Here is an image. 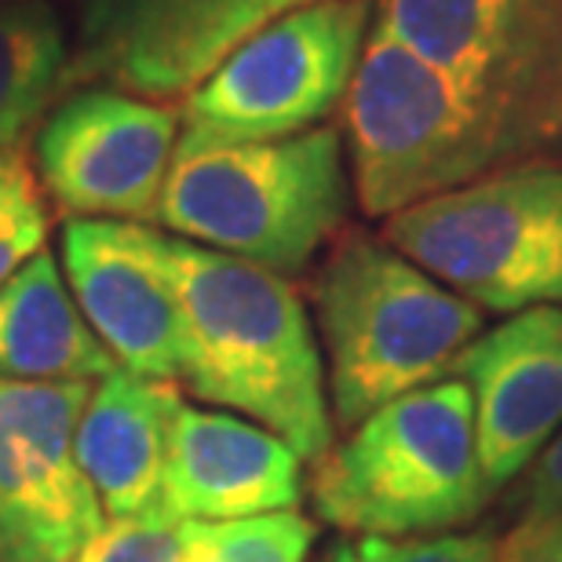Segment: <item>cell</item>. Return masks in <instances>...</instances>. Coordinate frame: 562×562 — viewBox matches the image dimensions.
Masks as SVG:
<instances>
[{
  "instance_id": "1",
  "label": "cell",
  "mask_w": 562,
  "mask_h": 562,
  "mask_svg": "<svg viewBox=\"0 0 562 562\" xmlns=\"http://www.w3.org/2000/svg\"><path fill=\"white\" fill-rule=\"evenodd\" d=\"M183 314L179 380L198 398L263 424L318 460L333 449L325 366L307 307L285 274L154 231Z\"/></svg>"
},
{
  "instance_id": "2",
  "label": "cell",
  "mask_w": 562,
  "mask_h": 562,
  "mask_svg": "<svg viewBox=\"0 0 562 562\" xmlns=\"http://www.w3.org/2000/svg\"><path fill=\"white\" fill-rule=\"evenodd\" d=\"M333 417L358 427L380 406L438 384L482 329V311L387 241L347 234L314 278Z\"/></svg>"
},
{
  "instance_id": "3",
  "label": "cell",
  "mask_w": 562,
  "mask_h": 562,
  "mask_svg": "<svg viewBox=\"0 0 562 562\" xmlns=\"http://www.w3.org/2000/svg\"><path fill=\"white\" fill-rule=\"evenodd\" d=\"M347 209L340 132L311 128L274 143L176 154L157 223L205 249L296 274L344 227Z\"/></svg>"
},
{
  "instance_id": "4",
  "label": "cell",
  "mask_w": 562,
  "mask_h": 562,
  "mask_svg": "<svg viewBox=\"0 0 562 562\" xmlns=\"http://www.w3.org/2000/svg\"><path fill=\"white\" fill-rule=\"evenodd\" d=\"M486 501L475 402L460 380L380 406L314 471V512L362 537L442 533L471 522Z\"/></svg>"
},
{
  "instance_id": "5",
  "label": "cell",
  "mask_w": 562,
  "mask_h": 562,
  "mask_svg": "<svg viewBox=\"0 0 562 562\" xmlns=\"http://www.w3.org/2000/svg\"><path fill=\"white\" fill-rule=\"evenodd\" d=\"M344 125L358 205L376 220L519 165L435 66L380 26L344 95Z\"/></svg>"
},
{
  "instance_id": "6",
  "label": "cell",
  "mask_w": 562,
  "mask_h": 562,
  "mask_svg": "<svg viewBox=\"0 0 562 562\" xmlns=\"http://www.w3.org/2000/svg\"><path fill=\"white\" fill-rule=\"evenodd\" d=\"M384 241L475 307H562V165H515L395 212Z\"/></svg>"
},
{
  "instance_id": "7",
  "label": "cell",
  "mask_w": 562,
  "mask_h": 562,
  "mask_svg": "<svg viewBox=\"0 0 562 562\" xmlns=\"http://www.w3.org/2000/svg\"><path fill=\"white\" fill-rule=\"evenodd\" d=\"M376 26L435 66L519 165L562 154V0H380Z\"/></svg>"
},
{
  "instance_id": "8",
  "label": "cell",
  "mask_w": 562,
  "mask_h": 562,
  "mask_svg": "<svg viewBox=\"0 0 562 562\" xmlns=\"http://www.w3.org/2000/svg\"><path fill=\"white\" fill-rule=\"evenodd\" d=\"M366 30L369 0H318L252 33L183 99L176 154L318 128L351 88Z\"/></svg>"
},
{
  "instance_id": "9",
  "label": "cell",
  "mask_w": 562,
  "mask_h": 562,
  "mask_svg": "<svg viewBox=\"0 0 562 562\" xmlns=\"http://www.w3.org/2000/svg\"><path fill=\"white\" fill-rule=\"evenodd\" d=\"M92 384L0 380V562H77L106 526L77 460Z\"/></svg>"
},
{
  "instance_id": "10",
  "label": "cell",
  "mask_w": 562,
  "mask_h": 562,
  "mask_svg": "<svg viewBox=\"0 0 562 562\" xmlns=\"http://www.w3.org/2000/svg\"><path fill=\"white\" fill-rule=\"evenodd\" d=\"M307 4L318 0H81L66 88L187 99L241 41Z\"/></svg>"
},
{
  "instance_id": "11",
  "label": "cell",
  "mask_w": 562,
  "mask_h": 562,
  "mask_svg": "<svg viewBox=\"0 0 562 562\" xmlns=\"http://www.w3.org/2000/svg\"><path fill=\"white\" fill-rule=\"evenodd\" d=\"M179 143V110L121 88H81L37 132L44 190L70 220H157Z\"/></svg>"
},
{
  "instance_id": "12",
  "label": "cell",
  "mask_w": 562,
  "mask_h": 562,
  "mask_svg": "<svg viewBox=\"0 0 562 562\" xmlns=\"http://www.w3.org/2000/svg\"><path fill=\"white\" fill-rule=\"evenodd\" d=\"M63 271L99 344L128 373L172 384L183 369V314L154 231L121 220H66Z\"/></svg>"
},
{
  "instance_id": "13",
  "label": "cell",
  "mask_w": 562,
  "mask_h": 562,
  "mask_svg": "<svg viewBox=\"0 0 562 562\" xmlns=\"http://www.w3.org/2000/svg\"><path fill=\"white\" fill-rule=\"evenodd\" d=\"M475 402L490 493L530 468L562 431V307H530L479 333L453 362Z\"/></svg>"
},
{
  "instance_id": "14",
  "label": "cell",
  "mask_w": 562,
  "mask_h": 562,
  "mask_svg": "<svg viewBox=\"0 0 562 562\" xmlns=\"http://www.w3.org/2000/svg\"><path fill=\"white\" fill-rule=\"evenodd\" d=\"M303 460L263 424L179 402L168 431L161 515L172 522H231L292 512Z\"/></svg>"
},
{
  "instance_id": "15",
  "label": "cell",
  "mask_w": 562,
  "mask_h": 562,
  "mask_svg": "<svg viewBox=\"0 0 562 562\" xmlns=\"http://www.w3.org/2000/svg\"><path fill=\"white\" fill-rule=\"evenodd\" d=\"M179 402L176 384L136 376L121 366L92 387L77 424V460L106 519L161 515L168 431Z\"/></svg>"
},
{
  "instance_id": "16",
  "label": "cell",
  "mask_w": 562,
  "mask_h": 562,
  "mask_svg": "<svg viewBox=\"0 0 562 562\" xmlns=\"http://www.w3.org/2000/svg\"><path fill=\"white\" fill-rule=\"evenodd\" d=\"M114 369V355L85 322L48 249L0 285V380L95 384Z\"/></svg>"
},
{
  "instance_id": "17",
  "label": "cell",
  "mask_w": 562,
  "mask_h": 562,
  "mask_svg": "<svg viewBox=\"0 0 562 562\" xmlns=\"http://www.w3.org/2000/svg\"><path fill=\"white\" fill-rule=\"evenodd\" d=\"M70 85L66 30L48 0H0V150L48 114Z\"/></svg>"
},
{
  "instance_id": "18",
  "label": "cell",
  "mask_w": 562,
  "mask_h": 562,
  "mask_svg": "<svg viewBox=\"0 0 562 562\" xmlns=\"http://www.w3.org/2000/svg\"><path fill=\"white\" fill-rule=\"evenodd\" d=\"M187 526L220 562H307L314 537H318L314 522L296 508L252 515V519Z\"/></svg>"
},
{
  "instance_id": "19",
  "label": "cell",
  "mask_w": 562,
  "mask_h": 562,
  "mask_svg": "<svg viewBox=\"0 0 562 562\" xmlns=\"http://www.w3.org/2000/svg\"><path fill=\"white\" fill-rule=\"evenodd\" d=\"M48 205H44L37 172L22 146L0 150V285L44 252L48 241Z\"/></svg>"
},
{
  "instance_id": "20",
  "label": "cell",
  "mask_w": 562,
  "mask_h": 562,
  "mask_svg": "<svg viewBox=\"0 0 562 562\" xmlns=\"http://www.w3.org/2000/svg\"><path fill=\"white\" fill-rule=\"evenodd\" d=\"M179 522H168L161 515L143 519H106L77 562H179Z\"/></svg>"
},
{
  "instance_id": "21",
  "label": "cell",
  "mask_w": 562,
  "mask_h": 562,
  "mask_svg": "<svg viewBox=\"0 0 562 562\" xmlns=\"http://www.w3.org/2000/svg\"><path fill=\"white\" fill-rule=\"evenodd\" d=\"M358 562H501V541L486 533L453 537H362Z\"/></svg>"
},
{
  "instance_id": "22",
  "label": "cell",
  "mask_w": 562,
  "mask_h": 562,
  "mask_svg": "<svg viewBox=\"0 0 562 562\" xmlns=\"http://www.w3.org/2000/svg\"><path fill=\"white\" fill-rule=\"evenodd\" d=\"M501 562H562V515H522L501 541Z\"/></svg>"
},
{
  "instance_id": "23",
  "label": "cell",
  "mask_w": 562,
  "mask_h": 562,
  "mask_svg": "<svg viewBox=\"0 0 562 562\" xmlns=\"http://www.w3.org/2000/svg\"><path fill=\"white\" fill-rule=\"evenodd\" d=\"M526 515H562V431L533 460L526 482Z\"/></svg>"
},
{
  "instance_id": "24",
  "label": "cell",
  "mask_w": 562,
  "mask_h": 562,
  "mask_svg": "<svg viewBox=\"0 0 562 562\" xmlns=\"http://www.w3.org/2000/svg\"><path fill=\"white\" fill-rule=\"evenodd\" d=\"M179 537H183V548H179V562H220L205 544L198 541L194 533H190L187 522H179Z\"/></svg>"
},
{
  "instance_id": "25",
  "label": "cell",
  "mask_w": 562,
  "mask_h": 562,
  "mask_svg": "<svg viewBox=\"0 0 562 562\" xmlns=\"http://www.w3.org/2000/svg\"><path fill=\"white\" fill-rule=\"evenodd\" d=\"M322 562H358V559H355V544H351V541H344V544L329 548V555H325Z\"/></svg>"
}]
</instances>
